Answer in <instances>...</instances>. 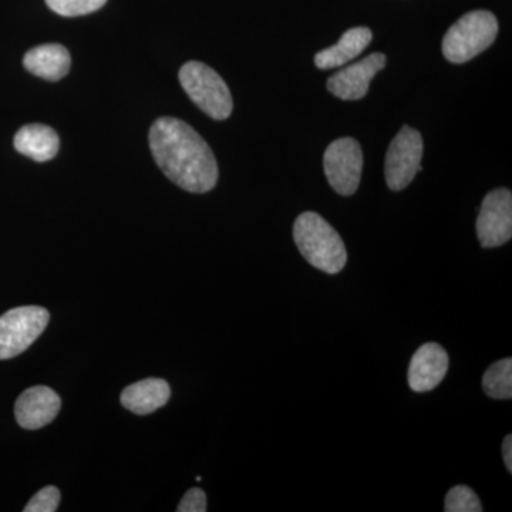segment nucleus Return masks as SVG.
Masks as SVG:
<instances>
[{"label":"nucleus","instance_id":"nucleus-1","mask_svg":"<svg viewBox=\"0 0 512 512\" xmlns=\"http://www.w3.org/2000/svg\"><path fill=\"white\" fill-rule=\"evenodd\" d=\"M154 160L174 184L204 194L217 185L218 164L207 141L174 117H161L150 130Z\"/></svg>","mask_w":512,"mask_h":512},{"label":"nucleus","instance_id":"nucleus-2","mask_svg":"<svg viewBox=\"0 0 512 512\" xmlns=\"http://www.w3.org/2000/svg\"><path fill=\"white\" fill-rule=\"evenodd\" d=\"M293 239L303 258L326 274H339L348 262L345 242L338 231L316 212L299 215L293 225Z\"/></svg>","mask_w":512,"mask_h":512},{"label":"nucleus","instance_id":"nucleus-3","mask_svg":"<svg viewBox=\"0 0 512 512\" xmlns=\"http://www.w3.org/2000/svg\"><path fill=\"white\" fill-rule=\"evenodd\" d=\"M498 20L488 10H474L458 19L443 39V55L448 62L466 63L493 45Z\"/></svg>","mask_w":512,"mask_h":512},{"label":"nucleus","instance_id":"nucleus-4","mask_svg":"<svg viewBox=\"0 0 512 512\" xmlns=\"http://www.w3.org/2000/svg\"><path fill=\"white\" fill-rule=\"evenodd\" d=\"M180 83L207 116L214 120H225L234 110L231 92L220 74L207 64L200 62L185 63L180 70Z\"/></svg>","mask_w":512,"mask_h":512},{"label":"nucleus","instance_id":"nucleus-5","mask_svg":"<svg viewBox=\"0 0 512 512\" xmlns=\"http://www.w3.org/2000/svg\"><path fill=\"white\" fill-rule=\"evenodd\" d=\"M50 313L40 306H20L0 316V360L22 355L49 325Z\"/></svg>","mask_w":512,"mask_h":512},{"label":"nucleus","instance_id":"nucleus-6","mask_svg":"<svg viewBox=\"0 0 512 512\" xmlns=\"http://www.w3.org/2000/svg\"><path fill=\"white\" fill-rule=\"evenodd\" d=\"M423 147V137L409 126H404L393 138L384 163V174L390 190L402 191L409 187L421 170Z\"/></svg>","mask_w":512,"mask_h":512},{"label":"nucleus","instance_id":"nucleus-7","mask_svg":"<svg viewBox=\"0 0 512 512\" xmlns=\"http://www.w3.org/2000/svg\"><path fill=\"white\" fill-rule=\"evenodd\" d=\"M362 147L355 138L333 141L323 156V170L330 187L343 197L355 194L362 178Z\"/></svg>","mask_w":512,"mask_h":512},{"label":"nucleus","instance_id":"nucleus-8","mask_svg":"<svg viewBox=\"0 0 512 512\" xmlns=\"http://www.w3.org/2000/svg\"><path fill=\"white\" fill-rule=\"evenodd\" d=\"M477 235L481 247L497 248L512 237V194L497 188L485 195L477 218Z\"/></svg>","mask_w":512,"mask_h":512},{"label":"nucleus","instance_id":"nucleus-9","mask_svg":"<svg viewBox=\"0 0 512 512\" xmlns=\"http://www.w3.org/2000/svg\"><path fill=\"white\" fill-rule=\"evenodd\" d=\"M383 53H373L346 69L333 74L328 80V90L342 100H360L369 92L370 82L386 66Z\"/></svg>","mask_w":512,"mask_h":512},{"label":"nucleus","instance_id":"nucleus-10","mask_svg":"<svg viewBox=\"0 0 512 512\" xmlns=\"http://www.w3.org/2000/svg\"><path fill=\"white\" fill-rule=\"evenodd\" d=\"M62 400L55 390L46 386L30 387L20 394L15 404L19 426L26 430H39L56 419Z\"/></svg>","mask_w":512,"mask_h":512},{"label":"nucleus","instance_id":"nucleus-11","mask_svg":"<svg viewBox=\"0 0 512 512\" xmlns=\"http://www.w3.org/2000/svg\"><path fill=\"white\" fill-rule=\"evenodd\" d=\"M448 370L446 350L437 343H426L412 357L409 366V386L413 392L426 393L436 389Z\"/></svg>","mask_w":512,"mask_h":512},{"label":"nucleus","instance_id":"nucleus-12","mask_svg":"<svg viewBox=\"0 0 512 512\" xmlns=\"http://www.w3.org/2000/svg\"><path fill=\"white\" fill-rule=\"evenodd\" d=\"M171 389L163 379H144L130 384L121 393V404L131 413L146 416L161 409L170 400Z\"/></svg>","mask_w":512,"mask_h":512},{"label":"nucleus","instance_id":"nucleus-13","mask_svg":"<svg viewBox=\"0 0 512 512\" xmlns=\"http://www.w3.org/2000/svg\"><path fill=\"white\" fill-rule=\"evenodd\" d=\"M23 64L26 70L35 76L49 82H57L69 73L72 60L66 47L52 43V45L33 47L26 53Z\"/></svg>","mask_w":512,"mask_h":512},{"label":"nucleus","instance_id":"nucleus-14","mask_svg":"<svg viewBox=\"0 0 512 512\" xmlns=\"http://www.w3.org/2000/svg\"><path fill=\"white\" fill-rule=\"evenodd\" d=\"M13 144L23 156L32 158L37 163H46L59 153L60 141L52 127L29 124L20 128Z\"/></svg>","mask_w":512,"mask_h":512},{"label":"nucleus","instance_id":"nucleus-15","mask_svg":"<svg viewBox=\"0 0 512 512\" xmlns=\"http://www.w3.org/2000/svg\"><path fill=\"white\" fill-rule=\"evenodd\" d=\"M373 33L369 28H353L348 30L339 43L322 50L315 56V64L318 69L329 70L335 67L345 66L350 60L362 55L363 50L372 42Z\"/></svg>","mask_w":512,"mask_h":512},{"label":"nucleus","instance_id":"nucleus-16","mask_svg":"<svg viewBox=\"0 0 512 512\" xmlns=\"http://www.w3.org/2000/svg\"><path fill=\"white\" fill-rule=\"evenodd\" d=\"M483 389L491 399L510 400L512 397V359L500 360L488 367L483 376Z\"/></svg>","mask_w":512,"mask_h":512},{"label":"nucleus","instance_id":"nucleus-17","mask_svg":"<svg viewBox=\"0 0 512 512\" xmlns=\"http://www.w3.org/2000/svg\"><path fill=\"white\" fill-rule=\"evenodd\" d=\"M483 504L477 494L467 485H456L446 495V512H481Z\"/></svg>","mask_w":512,"mask_h":512},{"label":"nucleus","instance_id":"nucleus-18","mask_svg":"<svg viewBox=\"0 0 512 512\" xmlns=\"http://www.w3.org/2000/svg\"><path fill=\"white\" fill-rule=\"evenodd\" d=\"M107 0H46L47 6L60 16L89 15L106 5Z\"/></svg>","mask_w":512,"mask_h":512},{"label":"nucleus","instance_id":"nucleus-19","mask_svg":"<svg viewBox=\"0 0 512 512\" xmlns=\"http://www.w3.org/2000/svg\"><path fill=\"white\" fill-rule=\"evenodd\" d=\"M59 488L49 485V487L42 488L39 493L33 495L32 500L26 504L25 512H55L60 504Z\"/></svg>","mask_w":512,"mask_h":512},{"label":"nucleus","instance_id":"nucleus-20","mask_svg":"<svg viewBox=\"0 0 512 512\" xmlns=\"http://www.w3.org/2000/svg\"><path fill=\"white\" fill-rule=\"evenodd\" d=\"M178 512H205L207 511V495L201 488H191L187 494L184 495L180 505L177 508Z\"/></svg>","mask_w":512,"mask_h":512},{"label":"nucleus","instance_id":"nucleus-21","mask_svg":"<svg viewBox=\"0 0 512 512\" xmlns=\"http://www.w3.org/2000/svg\"><path fill=\"white\" fill-rule=\"evenodd\" d=\"M503 457H504V464L505 467H507V470L512 471V436L505 437L504 443H503Z\"/></svg>","mask_w":512,"mask_h":512}]
</instances>
